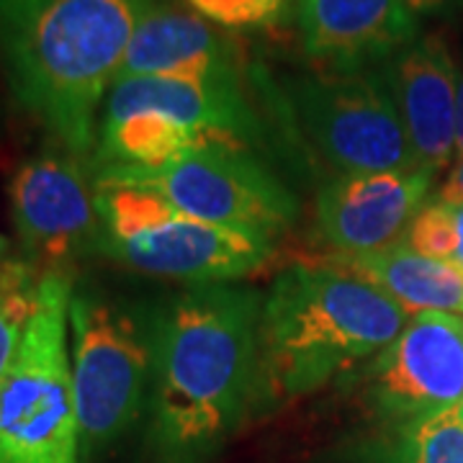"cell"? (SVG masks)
<instances>
[{
  "label": "cell",
  "mask_w": 463,
  "mask_h": 463,
  "mask_svg": "<svg viewBox=\"0 0 463 463\" xmlns=\"http://www.w3.org/2000/svg\"><path fill=\"white\" fill-rule=\"evenodd\" d=\"M458 414H461V420H463V402H461V404H458Z\"/></svg>",
  "instance_id": "83f0119b"
},
{
  "label": "cell",
  "mask_w": 463,
  "mask_h": 463,
  "mask_svg": "<svg viewBox=\"0 0 463 463\" xmlns=\"http://www.w3.org/2000/svg\"><path fill=\"white\" fill-rule=\"evenodd\" d=\"M407 463H463V420L456 410L402 428Z\"/></svg>",
  "instance_id": "d6986e66"
},
{
  "label": "cell",
  "mask_w": 463,
  "mask_h": 463,
  "mask_svg": "<svg viewBox=\"0 0 463 463\" xmlns=\"http://www.w3.org/2000/svg\"><path fill=\"white\" fill-rule=\"evenodd\" d=\"M5 250V237H0V252Z\"/></svg>",
  "instance_id": "4316f807"
},
{
  "label": "cell",
  "mask_w": 463,
  "mask_h": 463,
  "mask_svg": "<svg viewBox=\"0 0 463 463\" xmlns=\"http://www.w3.org/2000/svg\"><path fill=\"white\" fill-rule=\"evenodd\" d=\"M70 279L50 273L0 379V463H80V422L67 353Z\"/></svg>",
  "instance_id": "5b68a950"
},
{
  "label": "cell",
  "mask_w": 463,
  "mask_h": 463,
  "mask_svg": "<svg viewBox=\"0 0 463 463\" xmlns=\"http://www.w3.org/2000/svg\"><path fill=\"white\" fill-rule=\"evenodd\" d=\"M281 106L332 178L422 170L379 70L301 75L288 83Z\"/></svg>",
  "instance_id": "8992f818"
},
{
  "label": "cell",
  "mask_w": 463,
  "mask_h": 463,
  "mask_svg": "<svg viewBox=\"0 0 463 463\" xmlns=\"http://www.w3.org/2000/svg\"><path fill=\"white\" fill-rule=\"evenodd\" d=\"M297 32L319 72H368L420 36L402 0H297Z\"/></svg>",
  "instance_id": "7c38bea8"
},
{
  "label": "cell",
  "mask_w": 463,
  "mask_h": 463,
  "mask_svg": "<svg viewBox=\"0 0 463 463\" xmlns=\"http://www.w3.org/2000/svg\"><path fill=\"white\" fill-rule=\"evenodd\" d=\"M44 0H0V26H3V36L18 29L24 21L42 8Z\"/></svg>",
  "instance_id": "7402d4cb"
},
{
  "label": "cell",
  "mask_w": 463,
  "mask_h": 463,
  "mask_svg": "<svg viewBox=\"0 0 463 463\" xmlns=\"http://www.w3.org/2000/svg\"><path fill=\"white\" fill-rule=\"evenodd\" d=\"M410 319L394 298L332 260L291 265L263 298L255 397L315 392L376 358Z\"/></svg>",
  "instance_id": "7a4b0ae2"
},
{
  "label": "cell",
  "mask_w": 463,
  "mask_h": 463,
  "mask_svg": "<svg viewBox=\"0 0 463 463\" xmlns=\"http://www.w3.org/2000/svg\"><path fill=\"white\" fill-rule=\"evenodd\" d=\"M137 111L173 116L206 142L255 147L263 142V121L252 106L242 75L188 80V78H129L111 85L103 118Z\"/></svg>",
  "instance_id": "5bb4252c"
},
{
  "label": "cell",
  "mask_w": 463,
  "mask_h": 463,
  "mask_svg": "<svg viewBox=\"0 0 463 463\" xmlns=\"http://www.w3.org/2000/svg\"><path fill=\"white\" fill-rule=\"evenodd\" d=\"M379 75L389 88L414 157L435 175L450 163L458 121V72L440 33L417 36Z\"/></svg>",
  "instance_id": "4fadbf2b"
},
{
  "label": "cell",
  "mask_w": 463,
  "mask_h": 463,
  "mask_svg": "<svg viewBox=\"0 0 463 463\" xmlns=\"http://www.w3.org/2000/svg\"><path fill=\"white\" fill-rule=\"evenodd\" d=\"M456 152L463 157V75L458 80V121H456Z\"/></svg>",
  "instance_id": "d4e9b609"
},
{
  "label": "cell",
  "mask_w": 463,
  "mask_h": 463,
  "mask_svg": "<svg viewBox=\"0 0 463 463\" xmlns=\"http://www.w3.org/2000/svg\"><path fill=\"white\" fill-rule=\"evenodd\" d=\"M430 173L335 175L317 194V224L340 255H371L404 242L430 191Z\"/></svg>",
  "instance_id": "8fae6325"
},
{
  "label": "cell",
  "mask_w": 463,
  "mask_h": 463,
  "mask_svg": "<svg viewBox=\"0 0 463 463\" xmlns=\"http://www.w3.org/2000/svg\"><path fill=\"white\" fill-rule=\"evenodd\" d=\"M93 175L142 183L183 214L219 227L276 237L298 216L288 185L248 147L203 142L157 167H99Z\"/></svg>",
  "instance_id": "ba28073f"
},
{
  "label": "cell",
  "mask_w": 463,
  "mask_h": 463,
  "mask_svg": "<svg viewBox=\"0 0 463 463\" xmlns=\"http://www.w3.org/2000/svg\"><path fill=\"white\" fill-rule=\"evenodd\" d=\"M242 75L240 50L199 14L175 0H157L139 21L116 80L188 78L214 80Z\"/></svg>",
  "instance_id": "9a60e30c"
},
{
  "label": "cell",
  "mask_w": 463,
  "mask_h": 463,
  "mask_svg": "<svg viewBox=\"0 0 463 463\" xmlns=\"http://www.w3.org/2000/svg\"><path fill=\"white\" fill-rule=\"evenodd\" d=\"M438 199L446 201L450 206H463V157H458V163L448 173V178L443 183V188H440V196Z\"/></svg>",
  "instance_id": "cb8c5ba5"
},
{
  "label": "cell",
  "mask_w": 463,
  "mask_h": 463,
  "mask_svg": "<svg viewBox=\"0 0 463 463\" xmlns=\"http://www.w3.org/2000/svg\"><path fill=\"white\" fill-rule=\"evenodd\" d=\"M93 199L100 252L147 276L194 286L230 283L255 273L273 255L270 237L183 214L142 183L93 175Z\"/></svg>",
  "instance_id": "277c9868"
},
{
  "label": "cell",
  "mask_w": 463,
  "mask_h": 463,
  "mask_svg": "<svg viewBox=\"0 0 463 463\" xmlns=\"http://www.w3.org/2000/svg\"><path fill=\"white\" fill-rule=\"evenodd\" d=\"M414 16H438V14H450L461 8L463 0H402Z\"/></svg>",
  "instance_id": "603a6c76"
},
{
  "label": "cell",
  "mask_w": 463,
  "mask_h": 463,
  "mask_svg": "<svg viewBox=\"0 0 463 463\" xmlns=\"http://www.w3.org/2000/svg\"><path fill=\"white\" fill-rule=\"evenodd\" d=\"M191 127L160 111H137L121 118H103L96 142L93 170L99 167H157L203 145Z\"/></svg>",
  "instance_id": "e0dca14e"
},
{
  "label": "cell",
  "mask_w": 463,
  "mask_h": 463,
  "mask_svg": "<svg viewBox=\"0 0 463 463\" xmlns=\"http://www.w3.org/2000/svg\"><path fill=\"white\" fill-rule=\"evenodd\" d=\"M67 319L80 453H96L129 430L147 404L149 312L75 291Z\"/></svg>",
  "instance_id": "52a82bcc"
},
{
  "label": "cell",
  "mask_w": 463,
  "mask_h": 463,
  "mask_svg": "<svg viewBox=\"0 0 463 463\" xmlns=\"http://www.w3.org/2000/svg\"><path fill=\"white\" fill-rule=\"evenodd\" d=\"M453 212H456V230H458V248L453 255V263L463 270V206H453Z\"/></svg>",
  "instance_id": "484cf974"
},
{
  "label": "cell",
  "mask_w": 463,
  "mask_h": 463,
  "mask_svg": "<svg viewBox=\"0 0 463 463\" xmlns=\"http://www.w3.org/2000/svg\"><path fill=\"white\" fill-rule=\"evenodd\" d=\"M157 0H44L5 33L18 103L44 121L70 155L96 149V111Z\"/></svg>",
  "instance_id": "3957f363"
},
{
  "label": "cell",
  "mask_w": 463,
  "mask_h": 463,
  "mask_svg": "<svg viewBox=\"0 0 463 463\" xmlns=\"http://www.w3.org/2000/svg\"><path fill=\"white\" fill-rule=\"evenodd\" d=\"M42 273L26 260L0 263V379L16 358L21 337L39 304Z\"/></svg>",
  "instance_id": "ac0fdd59"
},
{
  "label": "cell",
  "mask_w": 463,
  "mask_h": 463,
  "mask_svg": "<svg viewBox=\"0 0 463 463\" xmlns=\"http://www.w3.org/2000/svg\"><path fill=\"white\" fill-rule=\"evenodd\" d=\"M147 312L149 450L157 463L209 461L258 389L263 297L206 283Z\"/></svg>",
  "instance_id": "6da1fadb"
},
{
  "label": "cell",
  "mask_w": 463,
  "mask_h": 463,
  "mask_svg": "<svg viewBox=\"0 0 463 463\" xmlns=\"http://www.w3.org/2000/svg\"><path fill=\"white\" fill-rule=\"evenodd\" d=\"M11 199L21 245L42 276H65L75 260L99 250L93 183L75 155L44 152L26 160L11 183Z\"/></svg>",
  "instance_id": "30bf717a"
},
{
  "label": "cell",
  "mask_w": 463,
  "mask_h": 463,
  "mask_svg": "<svg viewBox=\"0 0 463 463\" xmlns=\"http://www.w3.org/2000/svg\"><path fill=\"white\" fill-rule=\"evenodd\" d=\"M365 399L373 412L402 428L463 402V319L414 315L397 340L365 365Z\"/></svg>",
  "instance_id": "9c48e42d"
},
{
  "label": "cell",
  "mask_w": 463,
  "mask_h": 463,
  "mask_svg": "<svg viewBox=\"0 0 463 463\" xmlns=\"http://www.w3.org/2000/svg\"><path fill=\"white\" fill-rule=\"evenodd\" d=\"M332 263L361 276L410 315H463V270L456 263L414 252L407 242L371 255H340Z\"/></svg>",
  "instance_id": "2e32d148"
},
{
  "label": "cell",
  "mask_w": 463,
  "mask_h": 463,
  "mask_svg": "<svg viewBox=\"0 0 463 463\" xmlns=\"http://www.w3.org/2000/svg\"><path fill=\"white\" fill-rule=\"evenodd\" d=\"M404 242L425 258L453 263V255L458 248V230H456L453 206L440 199L425 203L412 219Z\"/></svg>",
  "instance_id": "ffe728a7"
},
{
  "label": "cell",
  "mask_w": 463,
  "mask_h": 463,
  "mask_svg": "<svg viewBox=\"0 0 463 463\" xmlns=\"http://www.w3.org/2000/svg\"><path fill=\"white\" fill-rule=\"evenodd\" d=\"M201 18H209L224 29L245 32L276 24L291 0H185Z\"/></svg>",
  "instance_id": "44dd1931"
}]
</instances>
